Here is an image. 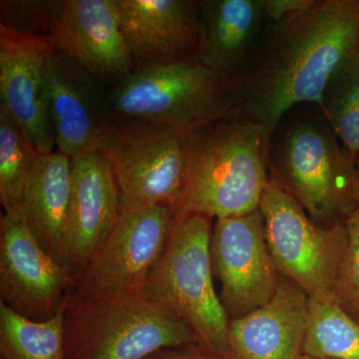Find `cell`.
Instances as JSON below:
<instances>
[{"label": "cell", "instance_id": "1", "mask_svg": "<svg viewBox=\"0 0 359 359\" xmlns=\"http://www.w3.org/2000/svg\"><path fill=\"white\" fill-rule=\"evenodd\" d=\"M359 56V0H313L264 27L236 77L241 114L261 125L269 150L283 116L299 103L320 107L328 83Z\"/></svg>", "mask_w": 359, "mask_h": 359}, {"label": "cell", "instance_id": "2", "mask_svg": "<svg viewBox=\"0 0 359 359\" xmlns=\"http://www.w3.org/2000/svg\"><path fill=\"white\" fill-rule=\"evenodd\" d=\"M188 146V179L176 218L200 214L218 219L259 209L269 182L261 125L233 116L189 135Z\"/></svg>", "mask_w": 359, "mask_h": 359}, {"label": "cell", "instance_id": "3", "mask_svg": "<svg viewBox=\"0 0 359 359\" xmlns=\"http://www.w3.org/2000/svg\"><path fill=\"white\" fill-rule=\"evenodd\" d=\"M241 114L237 79L200 60L147 66L107 91L106 115L158 123L189 136Z\"/></svg>", "mask_w": 359, "mask_h": 359}, {"label": "cell", "instance_id": "4", "mask_svg": "<svg viewBox=\"0 0 359 359\" xmlns=\"http://www.w3.org/2000/svg\"><path fill=\"white\" fill-rule=\"evenodd\" d=\"M194 344L191 327L145 290L66 308V359H147Z\"/></svg>", "mask_w": 359, "mask_h": 359}, {"label": "cell", "instance_id": "5", "mask_svg": "<svg viewBox=\"0 0 359 359\" xmlns=\"http://www.w3.org/2000/svg\"><path fill=\"white\" fill-rule=\"evenodd\" d=\"M212 222L200 214L175 219L166 248L144 290L189 325L202 346L231 359L230 320L212 282Z\"/></svg>", "mask_w": 359, "mask_h": 359}, {"label": "cell", "instance_id": "6", "mask_svg": "<svg viewBox=\"0 0 359 359\" xmlns=\"http://www.w3.org/2000/svg\"><path fill=\"white\" fill-rule=\"evenodd\" d=\"M98 153L109 163L122 208L178 211L189 169L188 136L147 120L106 115Z\"/></svg>", "mask_w": 359, "mask_h": 359}, {"label": "cell", "instance_id": "7", "mask_svg": "<svg viewBox=\"0 0 359 359\" xmlns=\"http://www.w3.org/2000/svg\"><path fill=\"white\" fill-rule=\"evenodd\" d=\"M269 163L276 181L321 226L339 224L359 203L356 161L320 125L297 124L278 145L271 144Z\"/></svg>", "mask_w": 359, "mask_h": 359}, {"label": "cell", "instance_id": "8", "mask_svg": "<svg viewBox=\"0 0 359 359\" xmlns=\"http://www.w3.org/2000/svg\"><path fill=\"white\" fill-rule=\"evenodd\" d=\"M259 210L278 273L309 295L332 294L346 255V226L316 223L276 180H269Z\"/></svg>", "mask_w": 359, "mask_h": 359}, {"label": "cell", "instance_id": "9", "mask_svg": "<svg viewBox=\"0 0 359 359\" xmlns=\"http://www.w3.org/2000/svg\"><path fill=\"white\" fill-rule=\"evenodd\" d=\"M175 219L164 205L120 208L112 231L75 278L67 306L144 290Z\"/></svg>", "mask_w": 359, "mask_h": 359}, {"label": "cell", "instance_id": "10", "mask_svg": "<svg viewBox=\"0 0 359 359\" xmlns=\"http://www.w3.org/2000/svg\"><path fill=\"white\" fill-rule=\"evenodd\" d=\"M75 278L40 245L25 219L0 218V302L34 321L67 308Z\"/></svg>", "mask_w": 359, "mask_h": 359}, {"label": "cell", "instance_id": "11", "mask_svg": "<svg viewBox=\"0 0 359 359\" xmlns=\"http://www.w3.org/2000/svg\"><path fill=\"white\" fill-rule=\"evenodd\" d=\"M210 250L229 320L261 308L275 294L280 273L269 254L259 209L216 219Z\"/></svg>", "mask_w": 359, "mask_h": 359}, {"label": "cell", "instance_id": "12", "mask_svg": "<svg viewBox=\"0 0 359 359\" xmlns=\"http://www.w3.org/2000/svg\"><path fill=\"white\" fill-rule=\"evenodd\" d=\"M135 69L199 60L204 42L200 1L115 0Z\"/></svg>", "mask_w": 359, "mask_h": 359}, {"label": "cell", "instance_id": "13", "mask_svg": "<svg viewBox=\"0 0 359 359\" xmlns=\"http://www.w3.org/2000/svg\"><path fill=\"white\" fill-rule=\"evenodd\" d=\"M50 43L108 90L135 70L115 0H65Z\"/></svg>", "mask_w": 359, "mask_h": 359}, {"label": "cell", "instance_id": "14", "mask_svg": "<svg viewBox=\"0 0 359 359\" xmlns=\"http://www.w3.org/2000/svg\"><path fill=\"white\" fill-rule=\"evenodd\" d=\"M44 76L58 152L69 158L98 153L108 89L53 46L47 53Z\"/></svg>", "mask_w": 359, "mask_h": 359}, {"label": "cell", "instance_id": "15", "mask_svg": "<svg viewBox=\"0 0 359 359\" xmlns=\"http://www.w3.org/2000/svg\"><path fill=\"white\" fill-rule=\"evenodd\" d=\"M51 47L48 40L0 27V107L20 125L40 155L53 152L56 146L44 76Z\"/></svg>", "mask_w": 359, "mask_h": 359}, {"label": "cell", "instance_id": "16", "mask_svg": "<svg viewBox=\"0 0 359 359\" xmlns=\"http://www.w3.org/2000/svg\"><path fill=\"white\" fill-rule=\"evenodd\" d=\"M72 193L66 266L76 278L109 235L120 214V194L109 163L99 153L71 158Z\"/></svg>", "mask_w": 359, "mask_h": 359}, {"label": "cell", "instance_id": "17", "mask_svg": "<svg viewBox=\"0 0 359 359\" xmlns=\"http://www.w3.org/2000/svg\"><path fill=\"white\" fill-rule=\"evenodd\" d=\"M309 294L280 276L275 294L252 313L229 321L231 359H297L302 354Z\"/></svg>", "mask_w": 359, "mask_h": 359}, {"label": "cell", "instance_id": "18", "mask_svg": "<svg viewBox=\"0 0 359 359\" xmlns=\"http://www.w3.org/2000/svg\"><path fill=\"white\" fill-rule=\"evenodd\" d=\"M204 42L199 60L210 69L237 77L263 33L259 0H202Z\"/></svg>", "mask_w": 359, "mask_h": 359}, {"label": "cell", "instance_id": "19", "mask_svg": "<svg viewBox=\"0 0 359 359\" xmlns=\"http://www.w3.org/2000/svg\"><path fill=\"white\" fill-rule=\"evenodd\" d=\"M71 193V158L54 151L39 155L26 193L25 219L44 250L65 266Z\"/></svg>", "mask_w": 359, "mask_h": 359}, {"label": "cell", "instance_id": "20", "mask_svg": "<svg viewBox=\"0 0 359 359\" xmlns=\"http://www.w3.org/2000/svg\"><path fill=\"white\" fill-rule=\"evenodd\" d=\"M302 354L320 359H359V323L334 294L309 295Z\"/></svg>", "mask_w": 359, "mask_h": 359}, {"label": "cell", "instance_id": "21", "mask_svg": "<svg viewBox=\"0 0 359 359\" xmlns=\"http://www.w3.org/2000/svg\"><path fill=\"white\" fill-rule=\"evenodd\" d=\"M39 153L22 128L0 107V202L4 214L25 219V202Z\"/></svg>", "mask_w": 359, "mask_h": 359}, {"label": "cell", "instance_id": "22", "mask_svg": "<svg viewBox=\"0 0 359 359\" xmlns=\"http://www.w3.org/2000/svg\"><path fill=\"white\" fill-rule=\"evenodd\" d=\"M65 311L34 321L0 302V359H66Z\"/></svg>", "mask_w": 359, "mask_h": 359}, {"label": "cell", "instance_id": "23", "mask_svg": "<svg viewBox=\"0 0 359 359\" xmlns=\"http://www.w3.org/2000/svg\"><path fill=\"white\" fill-rule=\"evenodd\" d=\"M321 111L354 161L359 157V56L339 71L328 83Z\"/></svg>", "mask_w": 359, "mask_h": 359}, {"label": "cell", "instance_id": "24", "mask_svg": "<svg viewBox=\"0 0 359 359\" xmlns=\"http://www.w3.org/2000/svg\"><path fill=\"white\" fill-rule=\"evenodd\" d=\"M65 0H1L0 27L50 41L62 13Z\"/></svg>", "mask_w": 359, "mask_h": 359}, {"label": "cell", "instance_id": "25", "mask_svg": "<svg viewBox=\"0 0 359 359\" xmlns=\"http://www.w3.org/2000/svg\"><path fill=\"white\" fill-rule=\"evenodd\" d=\"M347 247L332 294L346 311L359 316V203L344 222Z\"/></svg>", "mask_w": 359, "mask_h": 359}, {"label": "cell", "instance_id": "26", "mask_svg": "<svg viewBox=\"0 0 359 359\" xmlns=\"http://www.w3.org/2000/svg\"><path fill=\"white\" fill-rule=\"evenodd\" d=\"M313 0H259L266 20L278 22L308 8Z\"/></svg>", "mask_w": 359, "mask_h": 359}, {"label": "cell", "instance_id": "27", "mask_svg": "<svg viewBox=\"0 0 359 359\" xmlns=\"http://www.w3.org/2000/svg\"><path fill=\"white\" fill-rule=\"evenodd\" d=\"M147 359H224L201 344L170 347L157 351Z\"/></svg>", "mask_w": 359, "mask_h": 359}, {"label": "cell", "instance_id": "28", "mask_svg": "<svg viewBox=\"0 0 359 359\" xmlns=\"http://www.w3.org/2000/svg\"><path fill=\"white\" fill-rule=\"evenodd\" d=\"M297 359H320V358H311V356L304 355V354H302V355L299 356V358Z\"/></svg>", "mask_w": 359, "mask_h": 359}, {"label": "cell", "instance_id": "29", "mask_svg": "<svg viewBox=\"0 0 359 359\" xmlns=\"http://www.w3.org/2000/svg\"><path fill=\"white\" fill-rule=\"evenodd\" d=\"M356 166H358V170L359 172V157L358 158V160H356Z\"/></svg>", "mask_w": 359, "mask_h": 359}]
</instances>
